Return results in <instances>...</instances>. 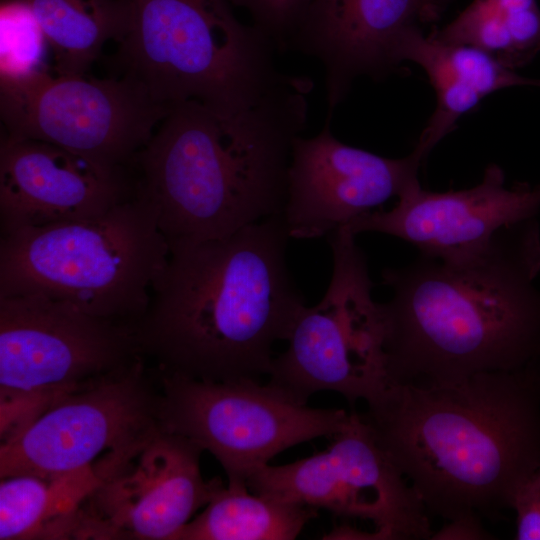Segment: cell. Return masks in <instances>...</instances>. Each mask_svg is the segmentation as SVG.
<instances>
[{
  "label": "cell",
  "mask_w": 540,
  "mask_h": 540,
  "mask_svg": "<svg viewBox=\"0 0 540 540\" xmlns=\"http://www.w3.org/2000/svg\"><path fill=\"white\" fill-rule=\"evenodd\" d=\"M361 415L427 511L496 520L540 465V359L508 371L394 383Z\"/></svg>",
  "instance_id": "obj_1"
},
{
  "label": "cell",
  "mask_w": 540,
  "mask_h": 540,
  "mask_svg": "<svg viewBox=\"0 0 540 540\" xmlns=\"http://www.w3.org/2000/svg\"><path fill=\"white\" fill-rule=\"evenodd\" d=\"M540 227L536 217L499 230L455 258L420 254L386 268L383 304L394 383H434L521 368L540 359Z\"/></svg>",
  "instance_id": "obj_2"
},
{
  "label": "cell",
  "mask_w": 540,
  "mask_h": 540,
  "mask_svg": "<svg viewBox=\"0 0 540 540\" xmlns=\"http://www.w3.org/2000/svg\"><path fill=\"white\" fill-rule=\"evenodd\" d=\"M282 214L219 239L170 246L136 324L141 353L193 379L269 375L276 341L305 306L286 264Z\"/></svg>",
  "instance_id": "obj_3"
},
{
  "label": "cell",
  "mask_w": 540,
  "mask_h": 540,
  "mask_svg": "<svg viewBox=\"0 0 540 540\" xmlns=\"http://www.w3.org/2000/svg\"><path fill=\"white\" fill-rule=\"evenodd\" d=\"M312 86L300 76L232 116L197 101L169 111L130 168L133 196L152 209L169 247L224 238L282 214Z\"/></svg>",
  "instance_id": "obj_4"
},
{
  "label": "cell",
  "mask_w": 540,
  "mask_h": 540,
  "mask_svg": "<svg viewBox=\"0 0 540 540\" xmlns=\"http://www.w3.org/2000/svg\"><path fill=\"white\" fill-rule=\"evenodd\" d=\"M132 20L118 43L121 75L172 109L197 101L232 116L299 76L276 66L273 42L241 23L229 0H129Z\"/></svg>",
  "instance_id": "obj_5"
},
{
  "label": "cell",
  "mask_w": 540,
  "mask_h": 540,
  "mask_svg": "<svg viewBox=\"0 0 540 540\" xmlns=\"http://www.w3.org/2000/svg\"><path fill=\"white\" fill-rule=\"evenodd\" d=\"M169 254L154 212L133 196L96 217L2 235L0 296L40 294L136 326Z\"/></svg>",
  "instance_id": "obj_6"
},
{
  "label": "cell",
  "mask_w": 540,
  "mask_h": 540,
  "mask_svg": "<svg viewBox=\"0 0 540 540\" xmlns=\"http://www.w3.org/2000/svg\"><path fill=\"white\" fill-rule=\"evenodd\" d=\"M141 355L133 325L40 294L0 296L1 440Z\"/></svg>",
  "instance_id": "obj_7"
},
{
  "label": "cell",
  "mask_w": 540,
  "mask_h": 540,
  "mask_svg": "<svg viewBox=\"0 0 540 540\" xmlns=\"http://www.w3.org/2000/svg\"><path fill=\"white\" fill-rule=\"evenodd\" d=\"M355 236L348 226L327 236L333 260L327 291L318 304L303 306L286 351L272 362L269 382L301 403L320 391L370 403L392 384L383 304L372 298Z\"/></svg>",
  "instance_id": "obj_8"
},
{
  "label": "cell",
  "mask_w": 540,
  "mask_h": 540,
  "mask_svg": "<svg viewBox=\"0 0 540 540\" xmlns=\"http://www.w3.org/2000/svg\"><path fill=\"white\" fill-rule=\"evenodd\" d=\"M156 368L162 427L213 454L228 482L246 484L280 452L333 437L349 417L342 409L309 407L270 382L199 380Z\"/></svg>",
  "instance_id": "obj_9"
},
{
  "label": "cell",
  "mask_w": 540,
  "mask_h": 540,
  "mask_svg": "<svg viewBox=\"0 0 540 540\" xmlns=\"http://www.w3.org/2000/svg\"><path fill=\"white\" fill-rule=\"evenodd\" d=\"M170 109L132 78L58 75L0 78L4 134L68 150L113 174L130 172Z\"/></svg>",
  "instance_id": "obj_10"
},
{
  "label": "cell",
  "mask_w": 540,
  "mask_h": 540,
  "mask_svg": "<svg viewBox=\"0 0 540 540\" xmlns=\"http://www.w3.org/2000/svg\"><path fill=\"white\" fill-rule=\"evenodd\" d=\"M146 359L60 398L3 439L0 477L85 469L101 476L113 459L160 429L159 375Z\"/></svg>",
  "instance_id": "obj_11"
},
{
  "label": "cell",
  "mask_w": 540,
  "mask_h": 540,
  "mask_svg": "<svg viewBox=\"0 0 540 540\" xmlns=\"http://www.w3.org/2000/svg\"><path fill=\"white\" fill-rule=\"evenodd\" d=\"M326 451L258 467L246 479L254 493L345 517L369 520L372 539L433 538L427 510L378 444L360 414L349 413Z\"/></svg>",
  "instance_id": "obj_12"
},
{
  "label": "cell",
  "mask_w": 540,
  "mask_h": 540,
  "mask_svg": "<svg viewBox=\"0 0 540 540\" xmlns=\"http://www.w3.org/2000/svg\"><path fill=\"white\" fill-rule=\"evenodd\" d=\"M202 451L161 427L118 456L80 505L73 539L173 540L223 485L202 477Z\"/></svg>",
  "instance_id": "obj_13"
},
{
  "label": "cell",
  "mask_w": 540,
  "mask_h": 540,
  "mask_svg": "<svg viewBox=\"0 0 540 540\" xmlns=\"http://www.w3.org/2000/svg\"><path fill=\"white\" fill-rule=\"evenodd\" d=\"M331 119L317 135L292 143L282 211L290 238L328 236L419 183L422 151L388 158L347 145L333 135Z\"/></svg>",
  "instance_id": "obj_14"
},
{
  "label": "cell",
  "mask_w": 540,
  "mask_h": 540,
  "mask_svg": "<svg viewBox=\"0 0 540 540\" xmlns=\"http://www.w3.org/2000/svg\"><path fill=\"white\" fill-rule=\"evenodd\" d=\"M398 198L391 210L370 211L346 226L355 235H391L412 243L422 255L446 259L474 253L500 229L536 217L540 184L507 186L503 170L492 164L474 187L433 192L418 183Z\"/></svg>",
  "instance_id": "obj_15"
},
{
  "label": "cell",
  "mask_w": 540,
  "mask_h": 540,
  "mask_svg": "<svg viewBox=\"0 0 540 540\" xmlns=\"http://www.w3.org/2000/svg\"><path fill=\"white\" fill-rule=\"evenodd\" d=\"M131 197L130 172L108 173L48 142L1 138L2 235L96 217Z\"/></svg>",
  "instance_id": "obj_16"
},
{
  "label": "cell",
  "mask_w": 540,
  "mask_h": 540,
  "mask_svg": "<svg viewBox=\"0 0 540 540\" xmlns=\"http://www.w3.org/2000/svg\"><path fill=\"white\" fill-rule=\"evenodd\" d=\"M418 22H426L418 0H312L284 50L320 62L333 115L357 78H381L399 64L400 43Z\"/></svg>",
  "instance_id": "obj_17"
},
{
  "label": "cell",
  "mask_w": 540,
  "mask_h": 540,
  "mask_svg": "<svg viewBox=\"0 0 540 540\" xmlns=\"http://www.w3.org/2000/svg\"><path fill=\"white\" fill-rule=\"evenodd\" d=\"M100 480L94 469L1 478L0 539H72L76 513Z\"/></svg>",
  "instance_id": "obj_18"
},
{
  "label": "cell",
  "mask_w": 540,
  "mask_h": 540,
  "mask_svg": "<svg viewBox=\"0 0 540 540\" xmlns=\"http://www.w3.org/2000/svg\"><path fill=\"white\" fill-rule=\"evenodd\" d=\"M33 12L58 75L85 74L108 41L128 33L129 0H23Z\"/></svg>",
  "instance_id": "obj_19"
},
{
  "label": "cell",
  "mask_w": 540,
  "mask_h": 540,
  "mask_svg": "<svg viewBox=\"0 0 540 540\" xmlns=\"http://www.w3.org/2000/svg\"><path fill=\"white\" fill-rule=\"evenodd\" d=\"M314 517L315 508L251 494L245 483L228 482L173 540H292Z\"/></svg>",
  "instance_id": "obj_20"
},
{
  "label": "cell",
  "mask_w": 540,
  "mask_h": 540,
  "mask_svg": "<svg viewBox=\"0 0 540 540\" xmlns=\"http://www.w3.org/2000/svg\"><path fill=\"white\" fill-rule=\"evenodd\" d=\"M410 54H421L433 59L483 98L507 87H540V79L516 73L515 69L480 48L441 42L431 34L425 36L419 27L408 31L402 39L398 50L399 61H404Z\"/></svg>",
  "instance_id": "obj_21"
},
{
  "label": "cell",
  "mask_w": 540,
  "mask_h": 540,
  "mask_svg": "<svg viewBox=\"0 0 540 540\" xmlns=\"http://www.w3.org/2000/svg\"><path fill=\"white\" fill-rule=\"evenodd\" d=\"M0 43V78H18L44 70L49 46L33 12L23 0L1 4Z\"/></svg>",
  "instance_id": "obj_22"
},
{
  "label": "cell",
  "mask_w": 540,
  "mask_h": 540,
  "mask_svg": "<svg viewBox=\"0 0 540 540\" xmlns=\"http://www.w3.org/2000/svg\"><path fill=\"white\" fill-rule=\"evenodd\" d=\"M229 2L246 9L253 19V26L269 38L276 49L283 51L312 0H229Z\"/></svg>",
  "instance_id": "obj_23"
},
{
  "label": "cell",
  "mask_w": 540,
  "mask_h": 540,
  "mask_svg": "<svg viewBox=\"0 0 540 540\" xmlns=\"http://www.w3.org/2000/svg\"><path fill=\"white\" fill-rule=\"evenodd\" d=\"M511 508L516 511L517 540H540V465L516 489Z\"/></svg>",
  "instance_id": "obj_24"
},
{
  "label": "cell",
  "mask_w": 540,
  "mask_h": 540,
  "mask_svg": "<svg viewBox=\"0 0 540 540\" xmlns=\"http://www.w3.org/2000/svg\"><path fill=\"white\" fill-rule=\"evenodd\" d=\"M436 536H438L437 538L442 536H445V538H450V536H453V538H458V536H461V538H465V536H468V538H489L488 534L482 529L480 519L477 517L450 521L449 525Z\"/></svg>",
  "instance_id": "obj_25"
},
{
  "label": "cell",
  "mask_w": 540,
  "mask_h": 540,
  "mask_svg": "<svg viewBox=\"0 0 540 540\" xmlns=\"http://www.w3.org/2000/svg\"><path fill=\"white\" fill-rule=\"evenodd\" d=\"M426 22L435 20L441 11V0H418Z\"/></svg>",
  "instance_id": "obj_26"
}]
</instances>
